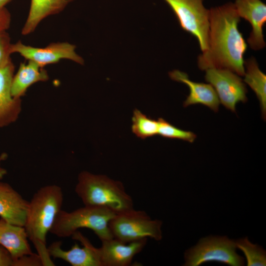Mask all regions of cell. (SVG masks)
Segmentation results:
<instances>
[{"label":"cell","mask_w":266,"mask_h":266,"mask_svg":"<svg viewBox=\"0 0 266 266\" xmlns=\"http://www.w3.org/2000/svg\"><path fill=\"white\" fill-rule=\"evenodd\" d=\"M235 241L236 248L240 249L245 254L247 266H266V251L260 246L252 244L247 237L241 238Z\"/></svg>","instance_id":"cell-21"},{"label":"cell","mask_w":266,"mask_h":266,"mask_svg":"<svg viewBox=\"0 0 266 266\" xmlns=\"http://www.w3.org/2000/svg\"><path fill=\"white\" fill-rule=\"evenodd\" d=\"M42 261L37 254L31 253L24 255L13 261V266H41Z\"/></svg>","instance_id":"cell-24"},{"label":"cell","mask_w":266,"mask_h":266,"mask_svg":"<svg viewBox=\"0 0 266 266\" xmlns=\"http://www.w3.org/2000/svg\"><path fill=\"white\" fill-rule=\"evenodd\" d=\"M11 16L8 10L5 7L0 8V34L9 28Z\"/></svg>","instance_id":"cell-25"},{"label":"cell","mask_w":266,"mask_h":266,"mask_svg":"<svg viewBox=\"0 0 266 266\" xmlns=\"http://www.w3.org/2000/svg\"><path fill=\"white\" fill-rule=\"evenodd\" d=\"M159 128L158 134L168 138L178 139L193 143L197 135L190 131H184L171 125L164 119H158Z\"/></svg>","instance_id":"cell-22"},{"label":"cell","mask_w":266,"mask_h":266,"mask_svg":"<svg viewBox=\"0 0 266 266\" xmlns=\"http://www.w3.org/2000/svg\"><path fill=\"white\" fill-rule=\"evenodd\" d=\"M147 238L129 243L112 238L101 240L96 251L101 266H128L146 245Z\"/></svg>","instance_id":"cell-11"},{"label":"cell","mask_w":266,"mask_h":266,"mask_svg":"<svg viewBox=\"0 0 266 266\" xmlns=\"http://www.w3.org/2000/svg\"><path fill=\"white\" fill-rule=\"evenodd\" d=\"M28 239L24 227L0 219V245L9 252L13 261L33 253Z\"/></svg>","instance_id":"cell-16"},{"label":"cell","mask_w":266,"mask_h":266,"mask_svg":"<svg viewBox=\"0 0 266 266\" xmlns=\"http://www.w3.org/2000/svg\"><path fill=\"white\" fill-rule=\"evenodd\" d=\"M48 79L47 71L36 62L29 60L27 64L21 63L18 71L13 77L11 95L15 98H21L32 85Z\"/></svg>","instance_id":"cell-17"},{"label":"cell","mask_w":266,"mask_h":266,"mask_svg":"<svg viewBox=\"0 0 266 266\" xmlns=\"http://www.w3.org/2000/svg\"><path fill=\"white\" fill-rule=\"evenodd\" d=\"M29 201L9 184L0 180V217L13 225L24 227Z\"/></svg>","instance_id":"cell-14"},{"label":"cell","mask_w":266,"mask_h":266,"mask_svg":"<svg viewBox=\"0 0 266 266\" xmlns=\"http://www.w3.org/2000/svg\"><path fill=\"white\" fill-rule=\"evenodd\" d=\"M208 49L198 58L199 68L230 70L244 76V54L247 44L238 24L240 17L233 3L229 2L209 10Z\"/></svg>","instance_id":"cell-1"},{"label":"cell","mask_w":266,"mask_h":266,"mask_svg":"<svg viewBox=\"0 0 266 266\" xmlns=\"http://www.w3.org/2000/svg\"><path fill=\"white\" fill-rule=\"evenodd\" d=\"M10 38L7 33L0 34V68L10 59Z\"/></svg>","instance_id":"cell-23"},{"label":"cell","mask_w":266,"mask_h":266,"mask_svg":"<svg viewBox=\"0 0 266 266\" xmlns=\"http://www.w3.org/2000/svg\"><path fill=\"white\" fill-rule=\"evenodd\" d=\"M76 46L68 42L52 43L44 48L26 45L20 41L11 44V54L18 53L28 60H31L44 67L45 66L58 63L63 59H69L81 65L84 60L75 52Z\"/></svg>","instance_id":"cell-9"},{"label":"cell","mask_w":266,"mask_h":266,"mask_svg":"<svg viewBox=\"0 0 266 266\" xmlns=\"http://www.w3.org/2000/svg\"><path fill=\"white\" fill-rule=\"evenodd\" d=\"M74 0H31L28 16L22 34L33 32L39 23L48 16L58 14Z\"/></svg>","instance_id":"cell-18"},{"label":"cell","mask_w":266,"mask_h":266,"mask_svg":"<svg viewBox=\"0 0 266 266\" xmlns=\"http://www.w3.org/2000/svg\"><path fill=\"white\" fill-rule=\"evenodd\" d=\"M245 67L244 82L256 94L260 102L262 116L266 117V75L259 68L257 60L251 57L244 61Z\"/></svg>","instance_id":"cell-19"},{"label":"cell","mask_w":266,"mask_h":266,"mask_svg":"<svg viewBox=\"0 0 266 266\" xmlns=\"http://www.w3.org/2000/svg\"><path fill=\"white\" fill-rule=\"evenodd\" d=\"M240 18L249 22L252 31L247 39L250 48L258 50L266 46L263 27L266 22V5L261 0H235L233 3Z\"/></svg>","instance_id":"cell-12"},{"label":"cell","mask_w":266,"mask_h":266,"mask_svg":"<svg viewBox=\"0 0 266 266\" xmlns=\"http://www.w3.org/2000/svg\"><path fill=\"white\" fill-rule=\"evenodd\" d=\"M162 226L161 220H152L145 211L134 208L116 214L109 223L113 237L125 243L147 237L161 240Z\"/></svg>","instance_id":"cell-5"},{"label":"cell","mask_w":266,"mask_h":266,"mask_svg":"<svg viewBox=\"0 0 266 266\" xmlns=\"http://www.w3.org/2000/svg\"><path fill=\"white\" fill-rule=\"evenodd\" d=\"M75 192L86 206L105 208L115 214L134 208L132 197L123 183L104 175L82 171Z\"/></svg>","instance_id":"cell-3"},{"label":"cell","mask_w":266,"mask_h":266,"mask_svg":"<svg viewBox=\"0 0 266 266\" xmlns=\"http://www.w3.org/2000/svg\"><path fill=\"white\" fill-rule=\"evenodd\" d=\"M235 241L227 236H209L185 253L186 266H198L204 263L216 261L233 266H243L244 259L235 251Z\"/></svg>","instance_id":"cell-6"},{"label":"cell","mask_w":266,"mask_h":266,"mask_svg":"<svg viewBox=\"0 0 266 266\" xmlns=\"http://www.w3.org/2000/svg\"><path fill=\"white\" fill-rule=\"evenodd\" d=\"M12 0H0V8L4 7V6Z\"/></svg>","instance_id":"cell-28"},{"label":"cell","mask_w":266,"mask_h":266,"mask_svg":"<svg viewBox=\"0 0 266 266\" xmlns=\"http://www.w3.org/2000/svg\"><path fill=\"white\" fill-rule=\"evenodd\" d=\"M205 71V80L215 90L226 108L235 112L237 103L247 101L246 87L239 75L226 69L209 68Z\"/></svg>","instance_id":"cell-8"},{"label":"cell","mask_w":266,"mask_h":266,"mask_svg":"<svg viewBox=\"0 0 266 266\" xmlns=\"http://www.w3.org/2000/svg\"><path fill=\"white\" fill-rule=\"evenodd\" d=\"M5 158V155H2L0 157V163L1 161H3ZM7 171L6 169L0 166V180H1L3 177L6 174Z\"/></svg>","instance_id":"cell-27"},{"label":"cell","mask_w":266,"mask_h":266,"mask_svg":"<svg viewBox=\"0 0 266 266\" xmlns=\"http://www.w3.org/2000/svg\"><path fill=\"white\" fill-rule=\"evenodd\" d=\"M169 75L172 80L183 83L189 88V95L183 103L184 107L200 103L215 112L218 111L220 101L215 89L210 84L194 82L186 73L179 70L170 72Z\"/></svg>","instance_id":"cell-15"},{"label":"cell","mask_w":266,"mask_h":266,"mask_svg":"<svg viewBox=\"0 0 266 266\" xmlns=\"http://www.w3.org/2000/svg\"><path fill=\"white\" fill-rule=\"evenodd\" d=\"M177 17L181 28L195 36L202 52L208 49L209 10L203 0H164Z\"/></svg>","instance_id":"cell-7"},{"label":"cell","mask_w":266,"mask_h":266,"mask_svg":"<svg viewBox=\"0 0 266 266\" xmlns=\"http://www.w3.org/2000/svg\"><path fill=\"white\" fill-rule=\"evenodd\" d=\"M115 213L105 208L89 206L70 212L61 210L50 231L59 237H68L79 229L91 230L101 240L113 238L109 223Z\"/></svg>","instance_id":"cell-4"},{"label":"cell","mask_w":266,"mask_h":266,"mask_svg":"<svg viewBox=\"0 0 266 266\" xmlns=\"http://www.w3.org/2000/svg\"><path fill=\"white\" fill-rule=\"evenodd\" d=\"M14 69L11 59L0 68V128L15 122L22 110L21 98H14L11 93Z\"/></svg>","instance_id":"cell-13"},{"label":"cell","mask_w":266,"mask_h":266,"mask_svg":"<svg viewBox=\"0 0 266 266\" xmlns=\"http://www.w3.org/2000/svg\"><path fill=\"white\" fill-rule=\"evenodd\" d=\"M63 202L62 188L52 184L39 189L29 202L24 227L43 266H54L46 246V236L62 210Z\"/></svg>","instance_id":"cell-2"},{"label":"cell","mask_w":266,"mask_h":266,"mask_svg":"<svg viewBox=\"0 0 266 266\" xmlns=\"http://www.w3.org/2000/svg\"><path fill=\"white\" fill-rule=\"evenodd\" d=\"M132 130L139 138L145 139L158 133L159 122L152 119L135 109L132 117Z\"/></svg>","instance_id":"cell-20"},{"label":"cell","mask_w":266,"mask_h":266,"mask_svg":"<svg viewBox=\"0 0 266 266\" xmlns=\"http://www.w3.org/2000/svg\"><path fill=\"white\" fill-rule=\"evenodd\" d=\"M13 259L9 252L0 245V266H13Z\"/></svg>","instance_id":"cell-26"},{"label":"cell","mask_w":266,"mask_h":266,"mask_svg":"<svg viewBox=\"0 0 266 266\" xmlns=\"http://www.w3.org/2000/svg\"><path fill=\"white\" fill-rule=\"evenodd\" d=\"M71 236L83 247L75 243L69 250H64L62 248V242L55 241L47 247L50 256L62 259L72 266H101L96 247L85 236L78 231Z\"/></svg>","instance_id":"cell-10"}]
</instances>
